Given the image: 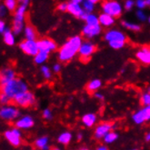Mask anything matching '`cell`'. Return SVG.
Returning a JSON list of instances; mask_svg holds the SVG:
<instances>
[{"mask_svg":"<svg viewBox=\"0 0 150 150\" xmlns=\"http://www.w3.org/2000/svg\"><path fill=\"white\" fill-rule=\"evenodd\" d=\"M85 21H86V25H100L99 24L98 16H96L93 13H91V14H86Z\"/></svg>","mask_w":150,"mask_h":150,"instance_id":"d4e9b609","label":"cell"},{"mask_svg":"<svg viewBox=\"0 0 150 150\" xmlns=\"http://www.w3.org/2000/svg\"><path fill=\"white\" fill-rule=\"evenodd\" d=\"M7 14V8L4 4H0V17H4Z\"/></svg>","mask_w":150,"mask_h":150,"instance_id":"f35d334b","label":"cell"},{"mask_svg":"<svg viewBox=\"0 0 150 150\" xmlns=\"http://www.w3.org/2000/svg\"><path fill=\"white\" fill-rule=\"evenodd\" d=\"M140 102L145 107H147V105H150V93H144L140 98Z\"/></svg>","mask_w":150,"mask_h":150,"instance_id":"1f68e13d","label":"cell"},{"mask_svg":"<svg viewBox=\"0 0 150 150\" xmlns=\"http://www.w3.org/2000/svg\"><path fill=\"white\" fill-rule=\"evenodd\" d=\"M80 150H88L87 148H82V149H80Z\"/></svg>","mask_w":150,"mask_h":150,"instance_id":"681fc988","label":"cell"},{"mask_svg":"<svg viewBox=\"0 0 150 150\" xmlns=\"http://www.w3.org/2000/svg\"><path fill=\"white\" fill-rule=\"evenodd\" d=\"M95 51H96V46L94 44L89 41H85L82 43L80 48H79L78 54L84 61H86L87 59H89V57L94 54Z\"/></svg>","mask_w":150,"mask_h":150,"instance_id":"9c48e42d","label":"cell"},{"mask_svg":"<svg viewBox=\"0 0 150 150\" xmlns=\"http://www.w3.org/2000/svg\"><path fill=\"white\" fill-rule=\"evenodd\" d=\"M146 141H148V142L150 141V132H149V133H147V134H146Z\"/></svg>","mask_w":150,"mask_h":150,"instance_id":"bcb514c9","label":"cell"},{"mask_svg":"<svg viewBox=\"0 0 150 150\" xmlns=\"http://www.w3.org/2000/svg\"><path fill=\"white\" fill-rule=\"evenodd\" d=\"M41 73L43 75V76L47 78V79H49L52 76V73H51V70L47 66H42L41 67Z\"/></svg>","mask_w":150,"mask_h":150,"instance_id":"d6a6232c","label":"cell"},{"mask_svg":"<svg viewBox=\"0 0 150 150\" xmlns=\"http://www.w3.org/2000/svg\"><path fill=\"white\" fill-rule=\"evenodd\" d=\"M82 137H83L82 133H79V134L77 135V139H78V140H81V139H82Z\"/></svg>","mask_w":150,"mask_h":150,"instance_id":"7dc6e473","label":"cell"},{"mask_svg":"<svg viewBox=\"0 0 150 150\" xmlns=\"http://www.w3.org/2000/svg\"><path fill=\"white\" fill-rule=\"evenodd\" d=\"M38 45L39 51L47 52L48 54H49V52L54 51L57 48V44L53 40L47 39V38H44V39L38 41Z\"/></svg>","mask_w":150,"mask_h":150,"instance_id":"5bb4252c","label":"cell"},{"mask_svg":"<svg viewBox=\"0 0 150 150\" xmlns=\"http://www.w3.org/2000/svg\"><path fill=\"white\" fill-rule=\"evenodd\" d=\"M26 91H28V85L21 78L17 77L14 79V80L10 81L9 83L1 86V93L8 96L10 100H13L16 96Z\"/></svg>","mask_w":150,"mask_h":150,"instance_id":"7a4b0ae2","label":"cell"},{"mask_svg":"<svg viewBox=\"0 0 150 150\" xmlns=\"http://www.w3.org/2000/svg\"><path fill=\"white\" fill-rule=\"evenodd\" d=\"M96 3H98L96 0H86V1H83L82 2L83 9L86 14H91V12H93L95 8V4Z\"/></svg>","mask_w":150,"mask_h":150,"instance_id":"cb8c5ba5","label":"cell"},{"mask_svg":"<svg viewBox=\"0 0 150 150\" xmlns=\"http://www.w3.org/2000/svg\"><path fill=\"white\" fill-rule=\"evenodd\" d=\"M132 119H133V121L137 125H141L143 123L150 120V105L145 107L144 108L136 112L133 115V117H132Z\"/></svg>","mask_w":150,"mask_h":150,"instance_id":"8fae6325","label":"cell"},{"mask_svg":"<svg viewBox=\"0 0 150 150\" xmlns=\"http://www.w3.org/2000/svg\"><path fill=\"white\" fill-rule=\"evenodd\" d=\"M4 5L9 11H15L17 8V2L16 0H6Z\"/></svg>","mask_w":150,"mask_h":150,"instance_id":"4dcf8cb0","label":"cell"},{"mask_svg":"<svg viewBox=\"0 0 150 150\" xmlns=\"http://www.w3.org/2000/svg\"><path fill=\"white\" fill-rule=\"evenodd\" d=\"M83 35L87 38H93L101 33V26L98 25H86L82 30Z\"/></svg>","mask_w":150,"mask_h":150,"instance_id":"e0dca14e","label":"cell"},{"mask_svg":"<svg viewBox=\"0 0 150 150\" xmlns=\"http://www.w3.org/2000/svg\"><path fill=\"white\" fill-rule=\"evenodd\" d=\"M82 38L79 36H75L69 38L64 45L61 47L58 57L62 62H68L71 60L79 51L81 45H82Z\"/></svg>","mask_w":150,"mask_h":150,"instance_id":"6da1fadb","label":"cell"},{"mask_svg":"<svg viewBox=\"0 0 150 150\" xmlns=\"http://www.w3.org/2000/svg\"><path fill=\"white\" fill-rule=\"evenodd\" d=\"M67 6H68V3H61L58 5L57 9L62 12H65V11H67Z\"/></svg>","mask_w":150,"mask_h":150,"instance_id":"60d3db41","label":"cell"},{"mask_svg":"<svg viewBox=\"0 0 150 150\" xmlns=\"http://www.w3.org/2000/svg\"><path fill=\"white\" fill-rule=\"evenodd\" d=\"M126 41H113L109 43V46L114 49H120L125 46Z\"/></svg>","mask_w":150,"mask_h":150,"instance_id":"836d02e7","label":"cell"},{"mask_svg":"<svg viewBox=\"0 0 150 150\" xmlns=\"http://www.w3.org/2000/svg\"><path fill=\"white\" fill-rule=\"evenodd\" d=\"M82 2L83 1H81V0H72V1H70L68 3L67 11L74 16L85 20L86 13L83 9V6L80 5L82 4Z\"/></svg>","mask_w":150,"mask_h":150,"instance_id":"5b68a950","label":"cell"},{"mask_svg":"<svg viewBox=\"0 0 150 150\" xmlns=\"http://www.w3.org/2000/svg\"><path fill=\"white\" fill-rule=\"evenodd\" d=\"M3 36H4V41L7 46H14L15 45L16 39H15V36H14V34H13L11 29L7 28L5 31V33L3 34Z\"/></svg>","mask_w":150,"mask_h":150,"instance_id":"7402d4cb","label":"cell"},{"mask_svg":"<svg viewBox=\"0 0 150 150\" xmlns=\"http://www.w3.org/2000/svg\"><path fill=\"white\" fill-rule=\"evenodd\" d=\"M72 139V134L69 133V132H63L58 136L57 141L60 144H63V145H67L70 140Z\"/></svg>","mask_w":150,"mask_h":150,"instance_id":"4316f807","label":"cell"},{"mask_svg":"<svg viewBox=\"0 0 150 150\" xmlns=\"http://www.w3.org/2000/svg\"><path fill=\"white\" fill-rule=\"evenodd\" d=\"M98 19H99V24L103 26H110L115 23L114 17L105 13H102L99 15Z\"/></svg>","mask_w":150,"mask_h":150,"instance_id":"ffe728a7","label":"cell"},{"mask_svg":"<svg viewBox=\"0 0 150 150\" xmlns=\"http://www.w3.org/2000/svg\"><path fill=\"white\" fill-rule=\"evenodd\" d=\"M24 34L26 40H32L36 41L37 38V33L35 31V29L32 28L31 25H26L24 29Z\"/></svg>","mask_w":150,"mask_h":150,"instance_id":"603a6c76","label":"cell"},{"mask_svg":"<svg viewBox=\"0 0 150 150\" xmlns=\"http://www.w3.org/2000/svg\"><path fill=\"white\" fill-rule=\"evenodd\" d=\"M35 146L41 150H49L48 146V137H42L38 138L35 141Z\"/></svg>","mask_w":150,"mask_h":150,"instance_id":"44dd1931","label":"cell"},{"mask_svg":"<svg viewBox=\"0 0 150 150\" xmlns=\"http://www.w3.org/2000/svg\"><path fill=\"white\" fill-rule=\"evenodd\" d=\"M132 150H137V149H132Z\"/></svg>","mask_w":150,"mask_h":150,"instance_id":"f5cc1de1","label":"cell"},{"mask_svg":"<svg viewBox=\"0 0 150 150\" xmlns=\"http://www.w3.org/2000/svg\"><path fill=\"white\" fill-rule=\"evenodd\" d=\"M95 98H98V99H100V100H103L104 99V96L99 92H96V93H95Z\"/></svg>","mask_w":150,"mask_h":150,"instance_id":"ee69618b","label":"cell"},{"mask_svg":"<svg viewBox=\"0 0 150 150\" xmlns=\"http://www.w3.org/2000/svg\"><path fill=\"white\" fill-rule=\"evenodd\" d=\"M96 150H108L107 146H100L99 147L96 148Z\"/></svg>","mask_w":150,"mask_h":150,"instance_id":"f6af8a7d","label":"cell"},{"mask_svg":"<svg viewBox=\"0 0 150 150\" xmlns=\"http://www.w3.org/2000/svg\"><path fill=\"white\" fill-rule=\"evenodd\" d=\"M148 22L150 23V17H149V18H148Z\"/></svg>","mask_w":150,"mask_h":150,"instance_id":"f907efd6","label":"cell"},{"mask_svg":"<svg viewBox=\"0 0 150 150\" xmlns=\"http://www.w3.org/2000/svg\"><path fill=\"white\" fill-rule=\"evenodd\" d=\"M19 47L21 50L25 53L28 56H33L36 57L38 55V53L39 52L38 45L37 41H32V40H25L19 44Z\"/></svg>","mask_w":150,"mask_h":150,"instance_id":"ba28073f","label":"cell"},{"mask_svg":"<svg viewBox=\"0 0 150 150\" xmlns=\"http://www.w3.org/2000/svg\"><path fill=\"white\" fill-rule=\"evenodd\" d=\"M52 150H61L60 148H58V147H55V148H53Z\"/></svg>","mask_w":150,"mask_h":150,"instance_id":"c3c4849f","label":"cell"},{"mask_svg":"<svg viewBox=\"0 0 150 150\" xmlns=\"http://www.w3.org/2000/svg\"><path fill=\"white\" fill-rule=\"evenodd\" d=\"M5 137L12 146H17L21 144V131L16 127H14L11 130L6 131Z\"/></svg>","mask_w":150,"mask_h":150,"instance_id":"30bf717a","label":"cell"},{"mask_svg":"<svg viewBox=\"0 0 150 150\" xmlns=\"http://www.w3.org/2000/svg\"><path fill=\"white\" fill-rule=\"evenodd\" d=\"M137 58L144 64L150 65V48L143 47L137 52Z\"/></svg>","mask_w":150,"mask_h":150,"instance_id":"ac0fdd59","label":"cell"},{"mask_svg":"<svg viewBox=\"0 0 150 150\" xmlns=\"http://www.w3.org/2000/svg\"><path fill=\"white\" fill-rule=\"evenodd\" d=\"M82 122L86 127H91L95 125V123L96 122V116L94 113H87L85 115V116H83Z\"/></svg>","mask_w":150,"mask_h":150,"instance_id":"d6986e66","label":"cell"},{"mask_svg":"<svg viewBox=\"0 0 150 150\" xmlns=\"http://www.w3.org/2000/svg\"><path fill=\"white\" fill-rule=\"evenodd\" d=\"M12 101L17 105H20V107H23V108H26V107H29V105H34L36 99H35L34 95L30 91H26L18 96H16Z\"/></svg>","mask_w":150,"mask_h":150,"instance_id":"8992f818","label":"cell"},{"mask_svg":"<svg viewBox=\"0 0 150 150\" xmlns=\"http://www.w3.org/2000/svg\"><path fill=\"white\" fill-rule=\"evenodd\" d=\"M136 6H137V8L139 10H143L144 8L146 6V0H137V1L136 2Z\"/></svg>","mask_w":150,"mask_h":150,"instance_id":"74e56055","label":"cell"},{"mask_svg":"<svg viewBox=\"0 0 150 150\" xmlns=\"http://www.w3.org/2000/svg\"><path fill=\"white\" fill-rule=\"evenodd\" d=\"M105 39L108 41V43H110L113 41H126L127 38L124 35V33H122L121 31L117 29H112L105 33Z\"/></svg>","mask_w":150,"mask_h":150,"instance_id":"4fadbf2b","label":"cell"},{"mask_svg":"<svg viewBox=\"0 0 150 150\" xmlns=\"http://www.w3.org/2000/svg\"><path fill=\"white\" fill-rule=\"evenodd\" d=\"M112 128L110 123H101L95 129V137L96 138H104L107 136Z\"/></svg>","mask_w":150,"mask_h":150,"instance_id":"9a60e30c","label":"cell"},{"mask_svg":"<svg viewBox=\"0 0 150 150\" xmlns=\"http://www.w3.org/2000/svg\"><path fill=\"white\" fill-rule=\"evenodd\" d=\"M101 85H102L101 80H99V79H93V80H91L87 84L86 88L89 92H95L98 89H99Z\"/></svg>","mask_w":150,"mask_h":150,"instance_id":"484cf974","label":"cell"},{"mask_svg":"<svg viewBox=\"0 0 150 150\" xmlns=\"http://www.w3.org/2000/svg\"><path fill=\"white\" fill-rule=\"evenodd\" d=\"M135 6V2L132 1V0H127V1L125 2V5H124V7L126 8L127 10H130L133 8V6Z\"/></svg>","mask_w":150,"mask_h":150,"instance_id":"ab89813d","label":"cell"},{"mask_svg":"<svg viewBox=\"0 0 150 150\" xmlns=\"http://www.w3.org/2000/svg\"><path fill=\"white\" fill-rule=\"evenodd\" d=\"M136 16L137 17V19H139L140 21H145L146 19V15L145 14V12H143V10L137 11Z\"/></svg>","mask_w":150,"mask_h":150,"instance_id":"d590c367","label":"cell"},{"mask_svg":"<svg viewBox=\"0 0 150 150\" xmlns=\"http://www.w3.org/2000/svg\"><path fill=\"white\" fill-rule=\"evenodd\" d=\"M10 101L11 100H10L9 98H8V96H6L5 94L0 92V103H1L2 105H7L8 103H9Z\"/></svg>","mask_w":150,"mask_h":150,"instance_id":"e575fe53","label":"cell"},{"mask_svg":"<svg viewBox=\"0 0 150 150\" xmlns=\"http://www.w3.org/2000/svg\"><path fill=\"white\" fill-rule=\"evenodd\" d=\"M48 58V53L47 52H43V51H39L38 53V55L35 57V62L37 64H43L45 63L47 59Z\"/></svg>","mask_w":150,"mask_h":150,"instance_id":"83f0119b","label":"cell"},{"mask_svg":"<svg viewBox=\"0 0 150 150\" xmlns=\"http://www.w3.org/2000/svg\"><path fill=\"white\" fill-rule=\"evenodd\" d=\"M19 114V110L13 105H4L0 108V117L7 121L16 119Z\"/></svg>","mask_w":150,"mask_h":150,"instance_id":"52a82bcc","label":"cell"},{"mask_svg":"<svg viewBox=\"0 0 150 150\" xmlns=\"http://www.w3.org/2000/svg\"><path fill=\"white\" fill-rule=\"evenodd\" d=\"M6 29H7V28H6V23H5L3 20L0 19V33H1V34H4L5 31H6Z\"/></svg>","mask_w":150,"mask_h":150,"instance_id":"b9f144b4","label":"cell"},{"mask_svg":"<svg viewBox=\"0 0 150 150\" xmlns=\"http://www.w3.org/2000/svg\"><path fill=\"white\" fill-rule=\"evenodd\" d=\"M148 91H149V93H150V87H149V89H148Z\"/></svg>","mask_w":150,"mask_h":150,"instance_id":"816d5d0a","label":"cell"},{"mask_svg":"<svg viewBox=\"0 0 150 150\" xmlns=\"http://www.w3.org/2000/svg\"><path fill=\"white\" fill-rule=\"evenodd\" d=\"M15 126L18 129H28L31 128L34 126V119L30 116H24L20 118H18L16 123Z\"/></svg>","mask_w":150,"mask_h":150,"instance_id":"2e32d148","label":"cell"},{"mask_svg":"<svg viewBox=\"0 0 150 150\" xmlns=\"http://www.w3.org/2000/svg\"><path fill=\"white\" fill-rule=\"evenodd\" d=\"M60 70H61V65L60 64H55L54 66H53V71L54 72L57 73L60 71Z\"/></svg>","mask_w":150,"mask_h":150,"instance_id":"7bdbcfd3","label":"cell"},{"mask_svg":"<svg viewBox=\"0 0 150 150\" xmlns=\"http://www.w3.org/2000/svg\"><path fill=\"white\" fill-rule=\"evenodd\" d=\"M117 138H118V134L116 133V132L110 131L109 133L104 137V141H105V143H107V144H111L115 142Z\"/></svg>","mask_w":150,"mask_h":150,"instance_id":"f546056e","label":"cell"},{"mask_svg":"<svg viewBox=\"0 0 150 150\" xmlns=\"http://www.w3.org/2000/svg\"><path fill=\"white\" fill-rule=\"evenodd\" d=\"M122 25L124 28H126L127 29H129L131 31H139L141 29V26L137 24H135V23H131V22H128V21H122Z\"/></svg>","mask_w":150,"mask_h":150,"instance_id":"f1b7e54d","label":"cell"},{"mask_svg":"<svg viewBox=\"0 0 150 150\" xmlns=\"http://www.w3.org/2000/svg\"><path fill=\"white\" fill-rule=\"evenodd\" d=\"M43 117L45 118V119H47V120H50V119H52V118H53L52 112H51L48 108L45 109V110L43 111Z\"/></svg>","mask_w":150,"mask_h":150,"instance_id":"8d00e7d4","label":"cell"},{"mask_svg":"<svg viewBox=\"0 0 150 150\" xmlns=\"http://www.w3.org/2000/svg\"><path fill=\"white\" fill-rule=\"evenodd\" d=\"M16 72L15 70L10 67H5L0 70V86H4L10 81L16 79Z\"/></svg>","mask_w":150,"mask_h":150,"instance_id":"7c38bea8","label":"cell"},{"mask_svg":"<svg viewBox=\"0 0 150 150\" xmlns=\"http://www.w3.org/2000/svg\"><path fill=\"white\" fill-rule=\"evenodd\" d=\"M102 10L105 14L109 15L115 18L122 14L123 6L117 1H105L102 4Z\"/></svg>","mask_w":150,"mask_h":150,"instance_id":"277c9868","label":"cell"},{"mask_svg":"<svg viewBox=\"0 0 150 150\" xmlns=\"http://www.w3.org/2000/svg\"><path fill=\"white\" fill-rule=\"evenodd\" d=\"M29 1L28 0H23L20 2V5L17 6L15 12L14 20H13V28L12 32L14 35H19L25 29V15L28 9Z\"/></svg>","mask_w":150,"mask_h":150,"instance_id":"3957f363","label":"cell"}]
</instances>
